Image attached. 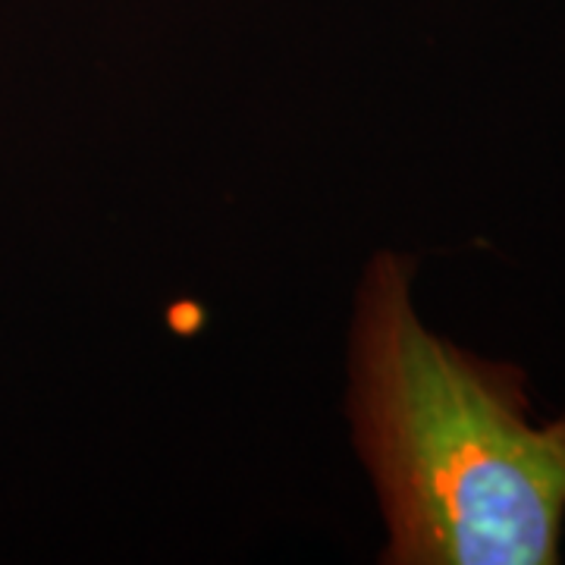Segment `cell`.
Masks as SVG:
<instances>
[{"instance_id": "6da1fadb", "label": "cell", "mask_w": 565, "mask_h": 565, "mask_svg": "<svg viewBox=\"0 0 565 565\" xmlns=\"http://www.w3.org/2000/svg\"><path fill=\"white\" fill-rule=\"evenodd\" d=\"M349 418L384 512V563H559L565 415L534 412L515 364L430 330L399 252L364 267Z\"/></svg>"}]
</instances>
